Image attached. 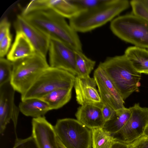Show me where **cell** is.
<instances>
[{
    "label": "cell",
    "mask_w": 148,
    "mask_h": 148,
    "mask_svg": "<svg viewBox=\"0 0 148 148\" xmlns=\"http://www.w3.org/2000/svg\"><path fill=\"white\" fill-rule=\"evenodd\" d=\"M10 24L7 18H3L0 23V41L10 33Z\"/></svg>",
    "instance_id": "f546056e"
},
{
    "label": "cell",
    "mask_w": 148,
    "mask_h": 148,
    "mask_svg": "<svg viewBox=\"0 0 148 148\" xmlns=\"http://www.w3.org/2000/svg\"><path fill=\"white\" fill-rule=\"evenodd\" d=\"M77 76L86 77L93 69L96 62L88 58L82 51L75 50Z\"/></svg>",
    "instance_id": "603a6c76"
},
{
    "label": "cell",
    "mask_w": 148,
    "mask_h": 148,
    "mask_svg": "<svg viewBox=\"0 0 148 148\" xmlns=\"http://www.w3.org/2000/svg\"><path fill=\"white\" fill-rule=\"evenodd\" d=\"M98 92L103 103L116 111L125 108L124 100L106 73L98 66L94 73Z\"/></svg>",
    "instance_id": "8fae6325"
},
{
    "label": "cell",
    "mask_w": 148,
    "mask_h": 148,
    "mask_svg": "<svg viewBox=\"0 0 148 148\" xmlns=\"http://www.w3.org/2000/svg\"><path fill=\"white\" fill-rule=\"evenodd\" d=\"M57 137L66 148H92L91 130L77 119H58L54 126Z\"/></svg>",
    "instance_id": "52a82bcc"
},
{
    "label": "cell",
    "mask_w": 148,
    "mask_h": 148,
    "mask_svg": "<svg viewBox=\"0 0 148 148\" xmlns=\"http://www.w3.org/2000/svg\"><path fill=\"white\" fill-rule=\"evenodd\" d=\"M137 72L148 74V50L136 46L128 47L124 54Z\"/></svg>",
    "instance_id": "e0dca14e"
},
{
    "label": "cell",
    "mask_w": 148,
    "mask_h": 148,
    "mask_svg": "<svg viewBox=\"0 0 148 148\" xmlns=\"http://www.w3.org/2000/svg\"><path fill=\"white\" fill-rule=\"evenodd\" d=\"M131 114L120 131L113 136L117 140L129 144L144 134L148 124V108L136 103L130 107Z\"/></svg>",
    "instance_id": "ba28073f"
},
{
    "label": "cell",
    "mask_w": 148,
    "mask_h": 148,
    "mask_svg": "<svg viewBox=\"0 0 148 148\" xmlns=\"http://www.w3.org/2000/svg\"><path fill=\"white\" fill-rule=\"evenodd\" d=\"M32 125V136L39 148H58L54 126L45 116L33 118Z\"/></svg>",
    "instance_id": "5bb4252c"
},
{
    "label": "cell",
    "mask_w": 148,
    "mask_h": 148,
    "mask_svg": "<svg viewBox=\"0 0 148 148\" xmlns=\"http://www.w3.org/2000/svg\"><path fill=\"white\" fill-rule=\"evenodd\" d=\"M94 78L90 76L75 77L74 87L77 103L81 106L89 105L101 108L103 104Z\"/></svg>",
    "instance_id": "7c38bea8"
},
{
    "label": "cell",
    "mask_w": 148,
    "mask_h": 148,
    "mask_svg": "<svg viewBox=\"0 0 148 148\" xmlns=\"http://www.w3.org/2000/svg\"><path fill=\"white\" fill-rule=\"evenodd\" d=\"M75 77L66 71L49 66L29 90L21 95V100L33 98L40 99L49 93L59 89H72Z\"/></svg>",
    "instance_id": "8992f818"
},
{
    "label": "cell",
    "mask_w": 148,
    "mask_h": 148,
    "mask_svg": "<svg viewBox=\"0 0 148 148\" xmlns=\"http://www.w3.org/2000/svg\"><path fill=\"white\" fill-rule=\"evenodd\" d=\"M131 113L130 107H125L116 111L114 116L106 122L103 128L114 136L124 126L130 117Z\"/></svg>",
    "instance_id": "44dd1931"
},
{
    "label": "cell",
    "mask_w": 148,
    "mask_h": 148,
    "mask_svg": "<svg viewBox=\"0 0 148 148\" xmlns=\"http://www.w3.org/2000/svg\"><path fill=\"white\" fill-rule=\"evenodd\" d=\"M98 66L106 73L124 100L139 92L141 74L135 70L124 54L108 57Z\"/></svg>",
    "instance_id": "7a4b0ae2"
},
{
    "label": "cell",
    "mask_w": 148,
    "mask_h": 148,
    "mask_svg": "<svg viewBox=\"0 0 148 148\" xmlns=\"http://www.w3.org/2000/svg\"><path fill=\"white\" fill-rule=\"evenodd\" d=\"M12 40V36L10 33L0 41V58H3L8 53Z\"/></svg>",
    "instance_id": "83f0119b"
},
{
    "label": "cell",
    "mask_w": 148,
    "mask_h": 148,
    "mask_svg": "<svg viewBox=\"0 0 148 148\" xmlns=\"http://www.w3.org/2000/svg\"><path fill=\"white\" fill-rule=\"evenodd\" d=\"M144 134L148 136V124L145 129Z\"/></svg>",
    "instance_id": "836d02e7"
},
{
    "label": "cell",
    "mask_w": 148,
    "mask_h": 148,
    "mask_svg": "<svg viewBox=\"0 0 148 148\" xmlns=\"http://www.w3.org/2000/svg\"><path fill=\"white\" fill-rule=\"evenodd\" d=\"M48 51L50 66L77 76L75 50L61 41L50 38Z\"/></svg>",
    "instance_id": "9c48e42d"
},
{
    "label": "cell",
    "mask_w": 148,
    "mask_h": 148,
    "mask_svg": "<svg viewBox=\"0 0 148 148\" xmlns=\"http://www.w3.org/2000/svg\"><path fill=\"white\" fill-rule=\"evenodd\" d=\"M12 69V62L4 58H0V86L10 82Z\"/></svg>",
    "instance_id": "cb8c5ba5"
},
{
    "label": "cell",
    "mask_w": 148,
    "mask_h": 148,
    "mask_svg": "<svg viewBox=\"0 0 148 148\" xmlns=\"http://www.w3.org/2000/svg\"><path fill=\"white\" fill-rule=\"evenodd\" d=\"M112 33L135 46L148 49V21L133 13L118 16L110 24Z\"/></svg>",
    "instance_id": "5b68a950"
},
{
    "label": "cell",
    "mask_w": 148,
    "mask_h": 148,
    "mask_svg": "<svg viewBox=\"0 0 148 148\" xmlns=\"http://www.w3.org/2000/svg\"><path fill=\"white\" fill-rule=\"evenodd\" d=\"M36 52L29 40L22 32L16 30L14 41L7 55V59L13 62Z\"/></svg>",
    "instance_id": "2e32d148"
},
{
    "label": "cell",
    "mask_w": 148,
    "mask_h": 148,
    "mask_svg": "<svg viewBox=\"0 0 148 148\" xmlns=\"http://www.w3.org/2000/svg\"><path fill=\"white\" fill-rule=\"evenodd\" d=\"M91 131L92 148H110L115 140L103 127L92 129Z\"/></svg>",
    "instance_id": "7402d4cb"
},
{
    "label": "cell",
    "mask_w": 148,
    "mask_h": 148,
    "mask_svg": "<svg viewBox=\"0 0 148 148\" xmlns=\"http://www.w3.org/2000/svg\"><path fill=\"white\" fill-rule=\"evenodd\" d=\"M106 0H73L82 11L96 7Z\"/></svg>",
    "instance_id": "484cf974"
},
{
    "label": "cell",
    "mask_w": 148,
    "mask_h": 148,
    "mask_svg": "<svg viewBox=\"0 0 148 148\" xmlns=\"http://www.w3.org/2000/svg\"><path fill=\"white\" fill-rule=\"evenodd\" d=\"M16 30L22 32L33 46L36 52L46 57L49 51L50 37L28 22L21 14L14 23Z\"/></svg>",
    "instance_id": "4fadbf2b"
},
{
    "label": "cell",
    "mask_w": 148,
    "mask_h": 148,
    "mask_svg": "<svg viewBox=\"0 0 148 148\" xmlns=\"http://www.w3.org/2000/svg\"><path fill=\"white\" fill-rule=\"evenodd\" d=\"M47 5L48 9L69 19L81 12L72 0H49Z\"/></svg>",
    "instance_id": "d6986e66"
},
{
    "label": "cell",
    "mask_w": 148,
    "mask_h": 148,
    "mask_svg": "<svg viewBox=\"0 0 148 148\" xmlns=\"http://www.w3.org/2000/svg\"><path fill=\"white\" fill-rule=\"evenodd\" d=\"M130 5L127 0H106L96 7L81 12L69 19V25L77 32H88L113 20Z\"/></svg>",
    "instance_id": "3957f363"
},
{
    "label": "cell",
    "mask_w": 148,
    "mask_h": 148,
    "mask_svg": "<svg viewBox=\"0 0 148 148\" xmlns=\"http://www.w3.org/2000/svg\"><path fill=\"white\" fill-rule=\"evenodd\" d=\"M18 107L23 115L33 118L44 116L51 110L46 103L40 99L36 98L21 101Z\"/></svg>",
    "instance_id": "ac0fdd59"
},
{
    "label": "cell",
    "mask_w": 148,
    "mask_h": 148,
    "mask_svg": "<svg viewBox=\"0 0 148 148\" xmlns=\"http://www.w3.org/2000/svg\"><path fill=\"white\" fill-rule=\"evenodd\" d=\"M101 109L103 117L105 122L111 120L116 113V111L114 109L104 103Z\"/></svg>",
    "instance_id": "4dcf8cb0"
},
{
    "label": "cell",
    "mask_w": 148,
    "mask_h": 148,
    "mask_svg": "<svg viewBox=\"0 0 148 148\" xmlns=\"http://www.w3.org/2000/svg\"><path fill=\"white\" fill-rule=\"evenodd\" d=\"M12 148H39L35 140L31 135L22 139L16 137Z\"/></svg>",
    "instance_id": "4316f807"
},
{
    "label": "cell",
    "mask_w": 148,
    "mask_h": 148,
    "mask_svg": "<svg viewBox=\"0 0 148 148\" xmlns=\"http://www.w3.org/2000/svg\"><path fill=\"white\" fill-rule=\"evenodd\" d=\"M75 115L77 120L91 130L103 128L106 123L101 108L93 105L81 106L77 108Z\"/></svg>",
    "instance_id": "9a60e30c"
},
{
    "label": "cell",
    "mask_w": 148,
    "mask_h": 148,
    "mask_svg": "<svg viewBox=\"0 0 148 148\" xmlns=\"http://www.w3.org/2000/svg\"><path fill=\"white\" fill-rule=\"evenodd\" d=\"M15 91L10 82L0 86V133L2 135L10 120L13 123L16 134L20 111L14 102Z\"/></svg>",
    "instance_id": "30bf717a"
},
{
    "label": "cell",
    "mask_w": 148,
    "mask_h": 148,
    "mask_svg": "<svg viewBox=\"0 0 148 148\" xmlns=\"http://www.w3.org/2000/svg\"><path fill=\"white\" fill-rule=\"evenodd\" d=\"M130 3L133 14L148 21V0H133Z\"/></svg>",
    "instance_id": "d4e9b609"
},
{
    "label": "cell",
    "mask_w": 148,
    "mask_h": 148,
    "mask_svg": "<svg viewBox=\"0 0 148 148\" xmlns=\"http://www.w3.org/2000/svg\"><path fill=\"white\" fill-rule=\"evenodd\" d=\"M128 145L130 148H148V136L143 134Z\"/></svg>",
    "instance_id": "f1b7e54d"
},
{
    "label": "cell",
    "mask_w": 148,
    "mask_h": 148,
    "mask_svg": "<svg viewBox=\"0 0 148 148\" xmlns=\"http://www.w3.org/2000/svg\"><path fill=\"white\" fill-rule=\"evenodd\" d=\"M49 66L46 57L36 52L13 62L10 84L16 91L22 95Z\"/></svg>",
    "instance_id": "277c9868"
},
{
    "label": "cell",
    "mask_w": 148,
    "mask_h": 148,
    "mask_svg": "<svg viewBox=\"0 0 148 148\" xmlns=\"http://www.w3.org/2000/svg\"><path fill=\"white\" fill-rule=\"evenodd\" d=\"M72 90L65 88L56 89L47 94L40 99L47 103L51 110L58 109L70 100Z\"/></svg>",
    "instance_id": "ffe728a7"
},
{
    "label": "cell",
    "mask_w": 148,
    "mask_h": 148,
    "mask_svg": "<svg viewBox=\"0 0 148 148\" xmlns=\"http://www.w3.org/2000/svg\"><path fill=\"white\" fill-rule=\"evenodd\" d=\"M57 143L58 148H66L58 137L57 138Z\"/></svg>",
    "instance_id": "d6a6232c"
},
{
    "label": "cell",
    "mask_w": 148,
    "mask_h": 148,
    "mask_svg": "<svg viewBox=\"0 0 148 148\" xmlns=\"http://www.w3.org/2000/svg\"><path fill=\"white\" fill-rule=\"evenodd\" d=\"M110 148H130V147L128 144L115 139V140Z\"/></svg>",
    "instance_id": "1f68e13d"
},
{
    "label": "cell",
    "mask_w": 148,
    "mask_h": 148,
    "mask_svg": "<svg viewBox=\"0 0 148 148\" xmlns=\"http://www.w3.org/2000/svg\"><path fill=\"white\" fill-rule=\"evenodd\" d=\"M21 15L30 24L50 38L61 41L75 50L82 51L77 32L62 16L49 9L33 11Z\"/></svg>",
    "instance_id": "6da1fadb"
}]
</instances>
